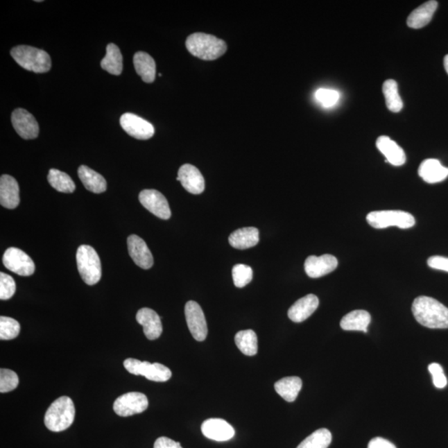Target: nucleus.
<instances>
[{
	"label": "nucleus",
	"instance_id": "nucleus-1",
	"mask_svg": "<svg viewBox=\"0 0 448 448\" xmlns=\"http://www.w3.org/2000/svg\"><path fill=\"white\" fill-rule=\"evenodd\" d=\"M412 311L418 323L430 329L448 328V308L432 298L418 297L414 300Z\"/></svg>",
	"mask_w": 448,
	"mask_h": 448
},
{
	"label": "nucleus",
	"instance_id": "nucleus-2",
	"mask_svg": "<svg viewBox=\"0 0 448 448\" xmlns=\"http://www.w3.org/2000/svg\"><path fill=\"white\" fill-rule=\"evenodd\" d=\"M186 48L194 57L203 60L212 61L226 53L227 44L217 37L196 33L188 37Z\"/></svg>",
	"mask_w": 448,
	"mask_h": 448
},
{
	"label": "nucleus",
	"instance_id": "nucleus-3",
	"mask_svg": "<svg viewBox=\"0 0 448 448\" xmlns=\"http://www.w3.org/2000/svg\"><path fill=\"white\" fill-rule=\"evenodd\" d=\"M75 406L69 397L62 396L55 400L46 410L44 424L52 432H62L74 424Z\"/></svg>",
	"mask_w": 448,
	"mask_h": 448
},
{
	"label": "nucleus",
	"instance_id": "nucleus-4",
	"mask_svg": "<svg viewBox=\"0 0 448 448\" xmlns=\"http://www.w3.org/2000/svg\"><path fill=\"white\" fill-rule=\"evenodd\" d=\"M10 53L19 66L33 73H48L52 67L49 54L44 50L31 46L20 45L12 49Z\"/></svg>",
	"mask_w": 448,
	"mask_h": 448
},
{
	"label": "nucleus",
	"instance_id": "nucleus-5",
	"mask_svg": "<svg viewBox=\"0 0 448 448\" xmlns=\"http://www.w3.org/2000/svg\"><path fill=\"white\" fill-rule=\"evenodd\" d=\"M77 264L80 276L87 285H95L101 280V264L98 255L89 245L78 249Z\"/></svg>",
	"mask_w": 448,
	"mask_h": 448
},
{
	"label": "nucleus",
	"instance_id": "nucleus-6",
	"mask_svg": "<svg viewBox=\"0 0 448 448\" xmlns=\"http://www.w3.org/2000/svg\"><path fill=\"white\" fill-rule=\"evenodd\" d=\"M366 221L370 226L378 230L393 226L407 230L415 224V218L412 214L400 210L374 211L367 215Z\"/></svg>",
	"mask_w": 448,
	"mask_h": 448
},
{
	"label": "nucleus",
	"instance_id": "nucleus-7",
	"mask_svg": "<svg viewBox=\"0 0 448 448\" xmlns=\"http://www.w3.org/2000/svg\"><path fill=\"white\" fill-rule=\"evenodd\" d=\"M124 367L130 374L141 375L150 381L166 382L171 378V370L160 363H151L129 358L124 361Z\"/></svg>",
	"mask_w": 448,
	"mask_h": 448
},
{
	"label": "nucleus",
	"instance_id": "nucleus-8",
	"mask_svg": "<svg viewBox=\"0 0 448 448\" xmlns=\"http://www.w3.org/2000/svg\"><path fill=\"white\" fill-rule=\"evenodd\" d=\"M149 406L146 395L139 392H130L118 397L114 402L113 409L118 416L130 417L141 413Z\"/></svg>",
	"mask_w": 448,
	"mask_h": 448
},
{
	"label": "nucleus",
	"instance_id": "nucleus-9",
	"mask_svg": "<svg viewBox=\"0 0 448 448\" xmlns=\"http://www.w3.org/2000/svg\"><path fill=\"white\" fill-rule=\"evenodd\" d=\"M4 267L22 277L35 273V264L27 253L17 248H8L3 257Z\"/></svg>",
	"mask_w": 448,
	"mask_h": 448
},
{
	"label": "nucleus",
	"instance_id": "nucleus-10",
	"mask_svg": "<svg viewBox=\"0 0 448 448\" xmlns=\"http://www.w3.org/2000/svg\"><path fill=\"white\" fill-rule=\"evenodd\" d=\"M184 313L189 331L194 339L204 341L208 335V327L201 307L196 302L189 301L186 303Z\"/></svg>",
	"mask_w": 448,
	"mask_h": 448
},
{
	"label": "nucleus",
	"instance_id": "nucleus-11",
	"mask_svg": "<svg viewBox=\"0 0 448 448\" xmlns=\"http://www.w3.org/2000/svg\"><path fill=\"white\" fill-rule=\"evenodd\" d=\"M139 200L150 213L162 219H169L171 217L170 205L166 198L157 190L145 189L139 194Z\"/></svg>",
	"mask_w": 448,
	"mask_h": 448
},
{
	"label": "nucleus",
	"instance_id": "nucleus-12",
	"mask_svg": "<svg viewBox=\"0 0 448 448\" xmlns=\"http://www.w3.org/2000/svg\"><path fill=\"white\" fill-rule=\"evenodd\" d=\"M11 121L15 132L23 139H35L39 135V124L35 117L26 110L23 108L15 110L12 113Z\"/></svg>",
	"mask_w": 448,
	"mask_h": 448
},
{
	"label": "nucleus",
	"instance_id": "nucleus-13",
	"mask_svg": "<svg viewBox=\"0 0 448 448\" xmlns=\"http://www.w3.org/2000/svg\"><path fill=\"white\" fill-rule=\"evenodd\" d=\"M120 123L125 132L135 139H148L155 134L153 125L132 113L123 114Z\"/></svg>",
	"mask_w": 448,
	"mask_h": 448
},
{
	"label": "nucleus",
	"instance_id": "nucleus-14",
	"mask_svg": "<svg viewBox=\"0 0 448 448\" xmlns=\"http://www.w3.org/2000/svg\"><path fill=\"white\" fill-rule=\"evenodd\" d=\"M177 180L188 192L193 194H200L205 191V181L201 172L192 164H186L180 168Z\"/></svg>",
	"mask_w": 448,
	"mask_h": 448
},
{
	"label": "nucleus",
	"instance_id": "nucleus-15",
	"mask_svg": "<svg viewBox=\"0 0 448 448\" xmlns=\"http://www.w3.org/2000/svg\"><path fill=\"white\" fill-rule=\"evenodd\" d=\"M128 245L129 255L138 267L147 270L153 266V256L145 241L137 235H130Z\"/></svg>",
	"mask_w": 448,
	"mask_h": 448
},
{
	"label": "nucleus",
	"instance_id": "nucleus-16",
	"mask_svg": "<svg viewBox=\"0 0 448 448\" xmlns=\"http://www.w3.org/2000/svg\"><path fill=\"white\" fill-rule=\"evenodd\" d=\"M338 267L336 257L325 255L320 257L310 256L304 264L306 273L311 278H319L331 273Z\"/></svg>",
	"mask_w": 448,
	"mask_h": 448
},
{
	"label": "nucleus",
	"instance_id": "nucleus-17",
	"mask_svg": "<svg viewBox=\"0 0 448 448\" xmlns=\"http://www.w3.org/2000/svg\"><path fill=\"white\" fill-rule=\"evenodd\" d=\"M201 430L207 438L217 442H226L234 437L235 430L227 422L221 418H210L204 422Z\"/></svg>",
	"mask_w": 448,
	"mask_h": 448
},
{
	"label": "nucleus",
	"instance_id": "nucleus-18",
	"mask_svg": "<svg viewBox=\"0 0 448 448\" xmlns=\"http://www.w3.org/2000/svg\"><path fill=\"white\" fill-rule=\"evenodd\" d=\"M137 320L142 325L144 334L148 340L154 341L162 336L163 331L162 320L155 311L150 308H142L137 312Z\"/></svg>",
	"mask_w": 448,
	"mask_h": 448
},
{
	"label": "nucleus",
	"instance_id": "nucleus-19",
	"mask_svg": "<svg viewBox=\"0 0 448 448\" xmlns=\"http://www.w3.org/2000/svg\"><path fill=\"white\" fill-rule=\"evenodd\" d=\"M18 182L10 175H3L0 178V204L4 208L15 209L19 205Z\"/></svg>",
	"mask_w": 448,
	"mask_h": 448
},
{
	"label": "nucleus",
	"instance_id": "nucleus-20",
	"mask_svg": "<svg viewBox=\"0 0 448 448\" xmlns=\"http://www.w3.org/2000/svg\"><path fill=\"white\" fill-rule=\"evenodd\" d=\"M319 307V299L313 294L306 295L295 302L288 311V317L295 323L309 318Z\"/></svg>",
	"mask_w": 448,
	"mask_h": 448
},
{
	"label": "nucleus",
	"instance_id": "nucleus-21",
	"mask_svg": "<svg viewBox=\"0 0 448 448\" xmlns=\"http://www.w3.org/2000/svg\"><path fill=\"white\" fill-rule=\"evenodd\" d=\"M376 146L386 156V162L395 166H401L405 164L406 155L404 150L390 137H386V135L379 137L377 141H376Z\"/></svg>",
	"mask_w": 448,
	"mask_h": 448
},
{
	"label": "nucleus",
	"instance_id": "nucleus-22",
	"mask_svg": "<svg viewBox=\"0 0 448 448\" xmlns=\"http://www.w3.org/2000/svg\"><path fill=\"white\" fill-rule=\"evenodd\" d=\"M418 175L429 184L440 183L448 177V168L436 159L425 160L418 169Z\"/></svg>",
	"mask_w": 448,
	"mask_h": 448
},
{
	"label": "nucleus",
	"instance_id": "nucleus-23",
	"mask_svg": "<svg viewBox=\"0 0 448 448\" xmlns=\"http://www.w3.org/2000/svg\"><path fill=\"white\" fill-rule=\"evenodd\" d=\"M228 241L232 248L244 250L259 243V231L253 227L239 228L230 234Z\"/></svg>",
	"mask_w": 448,
	"mask_h": 448
},
{
	"label": "nucleus",
	"instance_id": "nucleus-24",
	"mask_svg": "<svg viewBox=\"0 0 448 448\" xmlns=\"http://www.w3.org/2000/svg\"><path fill=\"white\" fill-rule=\"evenodd\" d=\"M438 6V3L435 0H430V1L422 3L408 16V26L415 29L425 27L432 20Z\"/></svg>",
	"mask_w": 448,
	"mask_h": 448
},
{
	"label": "nucleus",
	"instance_id": "nucleus-25",
	"mask_svg": "<svg viewBox=\"0 0 448 448\" xmlns=\"http://www.w3.org/2000/svg\"><path fill=\"white\" fill-rule=\"evenodd\" d=\"M371 316L363 310H356L345 315L341 321V327L344 331H368Z\"/></svg>",
	"mask_w": 448,
	"mask_h": 448
},
{
	"label": "nucleus",
	"instance_id": "nucleus-26",
	"mask_svg": "<svg viewBox=\"0 0 448 448\" xmlns=\"http://www.w3.org/2000/svg\"><path fill=\"white\" fill-rule=\"evenodd\" d=\"M135 71L146 83L155 81L156 74L155 62L150 55L145 52H138L134 56Z\"/></svg>",
	"mask_w": 448,
	"mask_h": 448
},
{
	"label": "nucleus",
	"instance_id": "nucleus-27",
	"mask_svg": "<svg viewBox=\"0 0 448 448\" xmlns=\"http://www.w3.org/2000/svg\"><path fill=\"white\" fill-rule=\"evenodd\" d=\"M78 176L87 190L95 193H103L107 190V181L99 173L86 166L78 169Z\"/></svg>",
	"mask_w": 448,
	"mask_h": 448
},
{
	"label": "nucleus",
	"instance_id": "nucleus-28",
	"mask_svg": "<svg viewBox=\"0 0 448 448\" xmlns=\"http://www.w3.org/2000/svg\"><path fill=\"white\" fill-rule=\"evenodd\" d=\"M302 388V379L295 376L283 378L275 384V390L283 399L289 403H293L297 399Z\"/></svg>",
	"mask_w": 448,
	"mask_h": 448
},
{
	"label": "nucleus",
	"instance_id": "nucleus-29",
	"mask_svg": "<svg viewBox=\"0 0 448 448\" xmlns=\"http://www.w3.org/2000/svg\"><path fill=\"white\" fill-rule=\"evenodd\" d=\"M101 66L105 71L112 75L119 76L123 69V58L121 50L116 44H109L107 46V54L101 62Z\"/></svg>",
	"mask_w": 448,
	"mask_h": 448
},
{
	"label": "nucleus",
	"instance_id": "nucleus-30",
	"mask_svg": "<svg viewBox=\"0 0 448 448\" xmlns=\"http://www.w3.org/2000/svg\"><path fill=\"white\" fill-rule=\"evenodd\" d=\"M235 343L245 356H255L257 353V336L252 329H245L236 334Z\"/></svg>",
	"mask_w": 448,
	"mask_h": 448
},
{
	"label": "nucleus",
	"instance_id": "nucleus-31",
	"mask_svg": "<svg viewBox=\"0 0 448 448\" xmlns=\"http://www.w3.org/2000/svg\"><path fill=\"white\" fill-rule=\"evenodd\" d=\"M383 93L388 109L392 112H399L404 103L399 96L398 83L395 80H387L384 83Z\"/></svg>",
	"mask_w": 448,
	"mask_h": 448
},
{
	"label": "nucleus",
	"instance_id": "nucleus-32",
	"mask_svg": "<svg viewBox=\"0 0 448 448\" xmlns=\"http://www.w3.org/2000/svg\"><path fill=\"white\" fill-rule=\"evenodd\" d=\"M48 180L52 187L59 192L73 193L76 189V185L71 177L64 172L51 169L49 173Z\"/></svg>",
	"mask_w": 448,
	"mask_h": 448
},
{
	"label": "nucleus",
	"instance_id": "nucleus-33",
	"mask_svg": "<svg viewBox=\"0 0 448 448\" xmlns=\"http://www.w3.org/2000/svg\"><path fill=\"white\" fill-rule=\"evenodd\" d=\"M331 441V433L327 429H320L308 436L297 448H328Z\"/></svg>",
	"mask_w": 448,
	"mask_h": 448
},
{
	"label": "nucleus",
	"instance_id": "nucleus-34",
	"mask_svg": "<svg viewBox=\"0 0 448 448\" xmlns=\"http://www.w3.org/2000/svg\"><path fill=\"white\" fill-rule=\"evenodd\" d=\"M20 325L10 317H0V339L10 341L19 335Z\"/></svg>",
	"mask_w": 448,
	"mask_h": 448
},
{
	"label": "nucleus",
	"instance_id": "nucleus-35",
	"mask_svg": "<svg viewBox=\"0 0 448 448\" xmlns=\"http://www.w3.org/2000/svg\"><path fill=\"white\" fill-rule=\"evenodd\" d=\"M252 276V269L249 266L238 264L232 268V279H234V285L239 288H243L250 283Z\"/></svg>",
	"mask_w": 448,
	"mask_h": 448
},
{
	"label": "nucleus",
	"instance_id": "nucleus-36",
	"mask_svg": "<svg viewBox=\"0 0 448 448\" xmlns=\"http://www.w3.org/2000/svg\"><path fill=\"white\" fill-rule=\"evenodd\" d=\"M19 383V376L15 371L8 369L0 370V392L4 393L15 390Z\"/></svg>",
	"mask_w": 448,
	"mask_h": 448
},
{
	"label": "nucleus",
	"instance_id": "nucleus-37",
	"mask_svg": "<svg viewBox=\"0 0 448 448\" xmlns=\"http://www.w3.org/2000/svg\"><path fill=\"white\" fill-rule=\"evenodd\" d=\"M315 97L323 107L329 108L332 107L339 101L341 94L339 92L336 90L320 88L316 91Z\"/></svg>",
	"mask_w": 448,
	"mask_h": 448
},
{
	"label": "nucleus",
	"instance_id": "nucleus-38",
	"mask_svg": "<svg viewBox=\"0 0 448 448\" xmlns=\"http://www.w3.org/2000/svg\"><path fill=\"white\" fill-rule=\"evenodd\" d=\"M16 291V284L10 275L0 273V299L3 301L10 299Z\"/></svg>",
	"mask_w": 448,
	"mask_h": 448
},
{
	"label": "nucleus",
	"instance_id": "nucleus-39",
	"mask_svg": "<svg viewBox=\"0 0 448 448\" xmlns=\"http://www.w3.org/2000/svg\"><path fill=\"white\" fill-rule=\"evenodd\" d=\"M429 370L433 376L434 386L438 388H445L447 384V379L443 373L442 367L438 363H433L429 365Z\"/></svg>",
	"mask_w": 448,
	"mask_h": 448
},
{
	"label": "nucleus",
	"instance_id": "nucleus-40",
	"mask_svg": "<svg viewBox=\"0 0 448 448\" xmlns=\"http://www.w3.org/2000/svg\"><path fill=\"white\" fill-rule=\"evenodd\" d=\"M429 267L448 273V259L442 256H433L428 260Z\"/></svg>",
	"mask_w": 448,
	"mask_h": 448
},
{
	"label": "nucleus",
	"instance_id": "nucleus-41",
	"mask_svg": "<svg viewBox=\"0 0 448 448\" xmlns=\"http://www.w3.org/2000/svg\"><path fill=\"white\" fill-rule=\"evenodd\" d=\"M154 448H183L181 447L180 442H176L172 439L162 437L159 438L157 440L155 441Z\"/></svg>",
	"mask_w": 448,
	"mask_h": 448
},
{
	"label": "nucleus",
	"instance_id": "nucleus-42",
	"mask_svg": "<svg viewBox=\"0 0 448 448\" xmlns=\"http://www.w3.org/2000/svg\"><path fill=\"white\" fill-rule=\"evenodd\" d=\"M368 448H397L387 439L383 438H374L369 442Z\"/></svg>",
	"mask_w": 448,
	"mask_h": 448
},
{
	"label": "nucleus",
	"instance_id": "nucleus-43",
	"mask_svg": "<svg viewBox=\"0 0 448 448\" xmlns=\"http://www.w3.org/2000/svg\"><path fill=\"white\" fill-rule=\"evenodd\" d=\"M445 70H446V71H447V73L448 74V55H447V56H445Z\"/></svg>",
	"mask_w": 448,
	"mask_h": 448
}]
</instances>
